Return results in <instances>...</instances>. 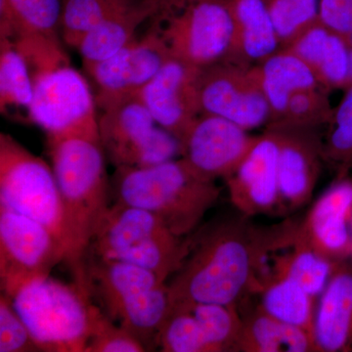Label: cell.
Instances as JSON below:
<instances>
[{"mask_svg": "<svg viewBox=\"0 0 352 352\" xmlns=\"http://www.w3.org/2000/svg\"><path fill=\"white\" fill-rule=\"evenodd\" d=\"M248 217L215 222L190 237L188 254L168 283L170 308L196 302L239 307L256 295L271 256L295 242L300 221L259 226Z\"/></svg>", "mask_w": 352, "mask_h": 352, "instance_id": "6da1fadb", "label": "cell"}, {"mask_svg": "<svg viewBox=\"0 0 352 352\" xmlns=\"http://www.w3.org/2000/svg\"><path fill=\"white\" fill-rule=\"evenodd\" d=\"M47 148L63 204L67 232L64 263L73 283L90 295L87 252L111 206L107 157L100 138L91 136L47 139Z\"/></svg>", "mask_w": 352, "mask_h": 352, "instance_id": "7a4b0ae2", "label": "cell"}, {"mask_svg": "<svg viewBox=\"0 0 352 352\" xmlns=\"http://www.w3.org/2000/svg\"><path fill=\"white\" fill-rule=\"evenodd\" d=\"M111 195L156 215L176 236L187 237L219 200L220 188L177 157L144 168H116Z\"/></svg>", "mask_w": 352, "mask_h": 352, "instance_id": "3957f363", "label": "cell"}, {"mask_svg": "<svg viewBox=\"0 0 352 352\" xmlns=\"http://www.w3.org/2000/svg\"><path fill=\"white\" fill-rule=\"evenodd\" d=\"M91 298L109 318L136 338L146 351L157 347V337L170 312L168 283L134 264L87 256Z\"/></svg>", "mask_w": 352, "mask_h": 352, "instance_id": "277c9868", "label": "cell"}, {"mask_svg": "<svg viewBox=\"0 0 352 352\" xmlns=\"http://www.w3.org/2000/svg\"><path fill=\"white\" fill-rule=\"evenodd\" d=\"M190 242V238L171 232L156 215L115 201L97 229L87 256L134 264L166 282L182 266Z\"/></svg>", "mask_w": 352, "mask_h": 352, "instance_id": "5b68a950", "label": "cell"}, {"mask_svg": "<svg viewBox=\"0 0 352 352\" xmlns=\"http://www.w3.org/2000/svg\"><path fill=\"white\" fill-rule=\"evenodd\" d=\"M11 300L39 351H85L95 303L75 283L50 276L25 287Z\"/></svg>", "mask_w": 352, "mask_h": 352, "instance_id": "8992f818", "label": "cell"}, {"mask_svg": "<svg viewBox=\"0 0 352 352\" xmlns=\"http://www.w3.org/2000/svg\"><path fill=\"white\" fill-rule=\"evenodd\" d=\"M0 205L50 229L66 256L63 204L52 166L4 132L0 134Z\"/></svg>", "mask_w": 352, "mask_h": 352, "instance_id": "52a82bcc", "label": "cell"}, {"mask_svg": "<svg viewBox=\"0 0 352 352\" xmlns=\"http://www.w3.org/2000/svg\"><path fill=\"white\" fill-rule=\"evenodd\" d=\"M170 56L199 69L238 60L230 0H195L156 18Z\"/></svg>", "mask_w": 352, "mask_h": 352, "instance_id": "ba28073f", "label": "cell"}, {"mask_svg": "<svg viewBox=\"0 0 352 352\" xmlns=\"http://www.w3.org/2000/svg\"><path fill=\"white\" fill-rule=\"evenodd\" d=\"M98 131L116 168H144L182 156L180 141L155 122L138 94L101 109Z\"/></svg>", "mask_w": 352, "mask_h": 352, "instance_id": "9c48e42d", "label": "cell"}, {"mask_svg": "<svg viewBox=\"0 0 352 352\" xmlns=\"http://www.w3.org/2000/svg\"><path fill=\"white\" fill-rule=\"evenodd\" d=\"M32 76L34 97L29 122L46 138H99L96 99L85 76L71 63Z\"/></svg>", "mask_w": 352, "mask_h": 352, "instance_id": "30bf717a", "label": "cell"}, {"mask_svg": "<svg viewBox=\"0 0 352 352\" xmlns=\"http://www.w3.org/2000/svg\"><path fill=\"white\" fill-rule=\"evenodd\" d=\"M63 245L50 229L0 205V289L11 300L64 261Z\"/></svg>", "mask_w": 352, "mask_h": 352, "instance_id": "8fae6325", "label": "cell"}, {"mask_svg": "<svg viewBox=\"0 0 352 352\" xmlns=\"http://www.w3.org/2000/svg\"><path fill=\"white\" fill-rule=\"evenodd\" d=\"M61 0H0V38H8L32 74L71 63L61 36Z\"/></svg>", "mask_w": 352, "mask_h": 352, "instance_id": "7c38bea8", "label": "cell"}, {"mask_svg": "<svg viewBox=\"0 0 352 352\" xmlns=\"http://www.w3.org/2000/svg\"><path fill=\"white\" fill-rule=\"evenodd\" d=\"M198 95L201 113L224 118L248 131L266 126L272 119L254 67L237 60L201 69Z\"/></svg>", "mask_w": 352, "mask_h": 352, "instance_id": "4fadbf2b", "label": "cell"}, {"mask_svg": "<svg viewBox=\"0 0 352 352\" xmlns=\"http://www.w3.org/2000/svg\"><path fill=\"white\" fill-rule=\"evenodd\" d=\"M159 24H154L142 38L133 39L113 56L85 67L96 87L97 107L138 94L170 58Z\"/></svg>", "mask_w": 352, "mask_h": 352, "instance_id": "5bb4252c", "label": "cell"}, {"mask_svg": "<svg viewBox=\"0 0 352 352\" xmlns=\"http://www.w3.org/2000/svg\"><path fill=\"white\" fill-rule=\"evenodd\" d=\"M245 129L219 116L201 113L184 134L182 159L208 182L226 180L256 142Z\"/></svg>", "mask_w": 352, "mask_h": 352, "instance_id": "9a60e30c", "label": "cell"}, {"mask_svg": "<svg viewBox=\"0 0 352 352\" xmlns=\"http://www.w3.org/2000/svg\"><path fill=\"white\" fill-rule=\"evenodd\" d=\"M279 142L276 131L266 127L233 173L226 178L229 198L245 217L267 214L280 208L278 177Z\"/></svg>", "mask_w": 352, "mask_h": 352, "instance_id": "2e32d148", "label": "cell"}, {"mask_svg": "<svg viewBox=\"0 0 352 352\" xmlns=\"http://www.w3.org/2000/svg\"><path fill=\"white\" fill-rule=\"evenodd\" d=\"M201 71L170 57L138 94L155 122L179 141L201 115L198 95Z\"/></svg>", "mask_w": 352, "mask_h": 352, "instance_id": "e0dca14e", "label": "cell"}, {"mask_svg": "<svg viewBox=\"0 0 352 352\" xmlns=\"http://www.w3.org/2000/svg\"><path fill=\"white\" fill-rule=\"evenodd\" d=\"M279 142L278 177L280 208L296 210L307 205L316 186L322 164L318 129L270 124Z\"/></svg>", "mask_w": 352, "mask_h": 352, "instance_id": "ac0fdd59", "label": "cell"}, {"mask_svg": "<svg viewBox=\"0 0 352 352\" xmlns=\"http://www.w3.org/2000/svg\"><path fill=\"white\" fill-rule=\"evenodd\" d=\"M352 176L333 180L298 226V234L333 263L349 261L352 239Z\"/></svg>", "mask_w": 352, "mask_h": 352, "instance_id": "d6986e66", "label": "cell"}, {"mask_svg": "<svg viewBox=\"0 0 352 352\" xmlns=\"http://www.w3.org/2000/svg\"><path fill=\"white\" fill-rule=\"evenodd\" d=\"M314 340L318 352H352V261L336 265L317 300Z\"/></svg>", "mask_w": 352, "mask_h": 352, "instance_id": "ffe728a7", "label": "cell"}, {"mask_svg": "<svg viewBox=\"0 0 352 352\" xmlns=\"http://www.w3.org/2000/svg\"><path fill=\"white\" fill-rule=\"evenodd\" d=\"M168 13L162 4L153 1H129L94 28L76 50L83 67L113 56L136 38V32L146 21Z\"/></svg>", "mask_w": 352, "mask_h": 352, "instance_id": "44dd1931", "label": "cell"}, {"mask_svg": "<svg viewBox=\"0 0 352 352\" xmlns=\"http://www.w3.org/2000/svg\"><path fill=\"white\" fill-rule=\"evenodd\" d=\"M254 71L272 112L270 124L283 115L296 92L321 87L314 69L287 48L259 62Z\"/></svg>", "mask_w": 352, "mask_h": 352, "instance_id": "7402d4cb", "label": "cell"}, {"mask_svg": "<svg viewBox=\"0 0 352 352\" xmlns=\"http://www.w3.org/2000/svg\"><path fill=\"white\" fill-rule=\"evenodd\" d=\"M240 314L238 352H318L311 333L275 318L258 305Z\"/></svg>", "mask_w": 352, "mask_h": 352, "instance_id": "603a6c76", "label": "cell"}, {"mask_svg": "<svg viewBox=\"0 0 352 352\" xmlns=\"http://www.w3.org/2000/svg\"><path fill=\"white\" fill-rule=\"evenodd\" d=\"M237 32V56L249 65L281 50L265 0H230Z\"/></svg>", "mask_w": 352, "mask_h": 352, "instance_id": "cb8c5ba5", "label": "cell"}, {"mask_svg": "<svg viewBox=\"0 0 352 352\" xmlns=\"http://www.w3.org/2000/svg\"><path fill=\"white\" fill-rule=\"evenodd\" d=\"M258 305L264 311L289 325L302 328L314 338L317 300L289 278L264 274L259 278Z\"/></svg>", "mask_w": 352, "mask_h": 352, "instance_id": "d4e9b609", "label": "cell"}, {"mask_svg": "<svg viewBox=\"0 0 352 352\" xmlns=\"http://www.w3.org/2000/svg\"><path fill=\"white\" fill-rule=\"evenodd\" d=\"M270 261L263 275L289 278L316 298L323 293L336 265L339 263H333L314 251L298 234L293 245L275 252L271 256Z\"/></svg>", "mask_w": 352, "mask_h": 352, "instance_id": "484cf974", "label": "cell"}, {"mask_svg": "<svg viewBox=\"0 0 352 352\" xmlns=\"http://www.w3.org/2000/svg\"><path fill=\"white\" fill-rule=\"evenodd\" d=\"M34 97L31 69L12 41L0 38V112L29 122Z\"/></svg>", "mask_w": 352, "mask_h": 352, "instance_id": "4316f807", "label": "cell"}, {"mask_svg": "<svg viewBox=\"0 0 352 352\" xmlns=\"http://www.w3.org/2000/svg\"><path fill=\"white\" fill-rule=\"evenodd\" d=\"M177 307L188 308L207 340L210 352H238L242 329L239 307L210 302L187 303Z\"/></svg>", "mask_w": 352, "mask_h": 352, "instance_id": "83f0119b", "label": "cell"}, {"mask_svg": "<svg viewBox=\"0 0 352 352\" xmlns=\"http://www.w3.org/2000/svg\"><path fill=\"white\" fill-rule=\"evenodd\" d=\"M327 132L322 138V155L333 175L344 179L352 170V85L344 89L339 105L333 108Z\"/></svg>", "mask_w": 352, "mask_h": 352, "instance_id": "f1b7e54d", "label": "cell"}, {"mask_svg": "<svg viewBox=\"0 0 352 352\" xmlns=\"http://www.w3.org/2000/svg\"><path fill=\"white\" fill-rule=\"evenodd\" d=\"M131 0H61V36L72 48L78 47L94 28Z\"/></svg>", "mask_w": 352, "mask_h": 352, "instance_id": "f546056e", "label": "cell"}, {"mask_svg": "<svg viewBox=\"0 0 352 352\" xmlns=\"http://www.w3.org/2000/svg\"><path fill=\"white\" fill-rule=\"evenodd\" d=\"M281 50L289 47L303 32L320 22L321 0H265Z\"/></svg>", "mask_w": 352, "mask_h": 352, "instance_id": "4dcf8cb0", "label": "cell"}, {"mask_svg": "<svg viewBox=\"0 0 352 352\" xmlns=\"http://www.w3.org/2000/svg\"><path fill=\"white\" fill-rule=\"evenodd\" d=\"M329 92L322 87L296 92L289 98L283 115L268 126L278 124L314 129L327 126L333 111L329 100Z\"/></svg>", "mask_w": 352, "mask_h": 352, "instance_id": "1f68e13d", "label": "cell"}, {"mask_svg": "<svg viewBox=\"0 0 352 352\" xmlns=\"http://www.w3.org/2000/svg\"><path fill=\"white\" fill-rule=\"evenodd\" d=\"M349 63L351 44L349 38L332 31L314 71L321 87L328 91L340 88L346 89L349 85Z\"/></svg>", "mask_w": 352, "mask_h": 352, "instance_id": "d6a6232c", "label": "cell"}, {"mask_svg": "<svg viewBox=\"0 0 352 352\" xmlns=\"http://www.w3.org/2000/svg\"><path fill=\"white\" fill-rule=\"evenodd\" d=\"M145 346L134 336L109 318L95 305L91 337L85 352H143Z\"/></svg>", "mask_w": 352, "mask_h": 352, "instance_id": "836d02e7", "label": "cell"}, {"mask_svg": "<svg viewBox=\"0 0 352 352\" xmlns=\"http://www.w3.org/2000/svg\"><path fill=\"white\" fill-rule=\"evenodd\" d=\"M39 351L29 329L13 307L10 298L0 295V352Z\"/></svg>", "mask_w": 352, "mask_h": 352, "instance_id": "e575fe53", "label": "cell"}, {"mask_svg": "<svg viewBox=\"0 0 352 352\" xmlns=\"http://www.w3.org/2000/svg\"><path fill=\"white\" fill-rule=\"evenodd\" d=\"M320 21L333 32L352 34V0H321Z\"/></svg>", "mask_w": 352, "mask_h": 352, "instance_id": "d590c367", "label": "cell"}, {"mask_svg": "<svg viewBox=\"0 0 352 352\" xmlns=\"http://www.w3.org/2000/svg\"><path fill=\"white\" fill-rule=\"evenodd\" d=\"M131 1H153L162 4L168 13L178 10L195 0H131Z\"/></svg>", "mask_w": 352, "mask_h": 352, "instance_id": "8d00e7d4", "label": "cell"}, {"mask_svg": "<svg viewBox=\"0 0 352 352\" xmlns=\"http://www.w3.org/2000/svg\"><path fill=\"white\" fill-rule=\"evenodd\" d=\"M351 44V43H349ZM352 85V45H351V63H349V85Z\"/></svg>", "mask_w": 352, "mask_h": 352, "instance_id": "74e56055", "label": "cell"}, {"mask_svg": "<svg viewBox=\"0 0 352 352\" xmlns=\"http://www.w3.org/2000/svg\"><path fill=\"white\" fill-rule=\"evenodd\" d=\"M347 38H349V43H351V45H352V34L351 36H347Z\"/></svg>", "mask_w": 352, "mask_h": 352, "instance_id": "f35d334b", "label": "cell"}, {"mask_svg": "<svg viewBox=\"0 0 352 352\" xmlns=\"http://www.w3.org/2000/svg\"><path fill=\"white\" fill-rule=\"evenodd\" d=\"M351 239H352V223H351ZM351 261H352V250H351Z\"/></svg>", "mask_w": 352, "mask_h": 352, "instance_id": "ab89813d", "label": "cell"}]
</instances>
